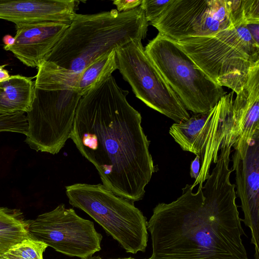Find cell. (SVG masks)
<instances>
[{
    "label": "cell",
    "mask_w": 259,
    "mask_h": 259,
    "mask_svg": "<svg viewBox=\"0 0 259 259\" xmlns=\"http://www.w3.org/2000/svg\"><path fill=\"white\" fill-rule=\"evenodd\" d=\"M200 169V158L198 155H196L195 158L191 163L190 172L191 177L196 180L198 177Z\"/></svg>",
    "instance_id": "obj_23"
},
{
    "label": "cell",
    "mask_w": 259,
    "mask_h": 259,
    "mask_svg": "<svg viewBox=\"0 0 259 259\" xmlns=\"http://www.w3.org/2000/svg\"><path fill=\"white\" fill-rule=\"evenodd\" d=\"M32 79L15 75L0 82V115L24 114L30 110L35 90Z\"/></svg>",
    "instance_id": "obj_16"
},
{
    "label": "cell",
    "mask_w": 259,
    "mask_h": 259,
    "mask_svg": "<svg viewBox=\"0 0 259 259\" xmlns=\"http://www.w3.org/2000/svg\"><path fill=\"white\" fill-rule=\"evenodd\" d=\"M232 161L237 194L244 213L242 221L251 231L254 259H259V134L251 141L245 157L235 151Z\"/></svg>",
    "instance_id": "obj_12"
},
{
    "label": "cell",
    "mask_w": 259,
    "mask_h": 259,
    "mask_svg": "<svg viewBox=\"0 0 259 259\" xmlns=\"http://www.w3.org/2000/svg\"><path fill=\"white\" fill-rule=\"evenodd\" d=\"M65 189L69 203L93 218L126 252L145 251L147 221L133 202L115 195L101 184L76 183Z\"/></svg>",
    "instance_id": "obj_5"
},
{
    "label": "cell",
    "mask_w": 259,
    "mask_h": 259,
    "mask_svg": "<svg viewBox=\"0 0 259 259\" xmlns=\"http://www.w3.org/2000/svg\"><path fill=\"white\" fill-rule=\"evenodd\" d=\"M236 94L233 111L236 141L233 148L243 158L259 134V60L250 67L245 83Z\"/></svg>",
    "instance_id": "obj_14"
},
{
    "label": "cell",
    "mask_w": 259,
    "mask_h": 259,
    "mask_svg": "<svg viewBox=\"0 0 259 259\" xmlns=\"http://www.w3.org/2000/svg\"><path fill=\"white\" fill-rule=\"evenodd\" d=\"M48 247L40 241L28 238L7 252L25 259H44L43 253Z\"/></svg>",
    "instance_id": "obj_19"
},
{
    "label": "cell",
    "mask_w": 259,
    "mask_h": 259,
    "mask_svg": "<svg viewBox=\"0 0 259 259\" xmlns=\"http://www.w3.org/2000/svg\"><path fill=\"white\" fill-rule=\"evenodd\" d=\"M29 237L70 256L85 259L101 250L102 235L94 223L60 204L29 221Z\"/></svg>",
    "instance_id": "obj_11"
},
{
    "label": "cell",
    "mask_w": 259,
    "mask_h": 259,
    "mask_svg": "<svg viewBox=\"0 0 259 259\" xmlns=\"http://www.w3.org/2000/svg\"><path fill=\"white\" fill-rule=\"evenodd\" d=\"M115 52L117 69L137 98L175 123L189 119L187 110L146 54L141 40H133Z\"/></svg>",
    "instance_id": "obj_9"
},
{
    "label": "cell",
    "mask_w": 259,
    "mask_h": 259,
    "mask_svg": "<svg viewBox=\"0 0 259 259\" xmlns=\"http://www.w3.org/2000/svg\"><path fill=\"white\" fill-rule=\"evenodd\" d=\"M81 96L74 89L41 90L35 87L27 113L26 143L32 149L58 153L70 139L76 110Z\"/></svg>",
    "instance_id": "obj_8"
},
{
    "label": "cell",
    "mask_w": 259,
    "mask_h": 259,
    "mask_svg": "<svg viewBox=\"0 0 259 259\" xmlns=\"http://www.w3.org/2000/svg\"><path fill=\"white\" fill-rule=\"evenodd\" d=\"M213 81L237 93L259 60V44L247 28L242 7L234 22L213 34L176 41Z\"/></svg>",
    "instance_id": "obj_4"
},
{
    "label": "cell",
    "mask_w": 259,
    "mask_h": 259,
    "mask_svg": "<svg viewBox=\"0 0 259 259\" xmlns=\"http://www.w3.org/2000/svg\"><path fill=\"white\" fill-rule=\"evenodd\" d=\"M27 131V118L24 114L0 115V132H14L26 136Z\"/></svg>",
    "instance_id": "obj_20"
},
{
    "label": "cell",
    "mask_w": 259,
    "mask_h": 259,
    "mask_svg": "<svg viewBox=\"0 0 259 259\" xmlns=\"http://www.w3.org/2000/svg\"><path fill=\"white\" fill-rule=\"evenodd\" d=\"M117 69L115 49L97 59L78 73L75 90L82 97Z\"/></svg>",
    "instance_id": "obj_18"
},
{
    "label": "cell",
    "mask_w": 259,
    "mask_h": 259,
    "mask_svg": "<svg viewBox=\"0 0 259 259\" xmlns=\"http://www.w3.org/2000/svg\"><path fill=\"white\" fill-rule=\"evenodd\" d=\"M28 223L20 210L0 207V255L30 238Z\"/></svg>",
    "instance_id": "obj_17"
},
{
    "label": "cell",
    "mask_w": 259,
    "mask_h": 259,
    "mask_svg": "<svg viewBox=\"0 0 259 259\" xmlns=\"http://www.w3.org/2000/svg\"><path fill=\"white\" fill-rule=\"evenodd\" d=\"M128 91L111 75L79 100L70 136L97 169L103 185L132 202L141 200L158 169L140 112L128 102Z\"/></svg>",
    "instance_id": "obj_2"
},
{
    "label": "cell",
    "mask_w": 259,
    "mask_h": 259,
    "mask_svg": "<svg viewBox=\"0 0 259 259\" xmlns=\"http://www.w3.org/2000/svg\"><path fill=\"white\" fill-rule=\"evenodd\" d=\"M172 0H142L141 6L144 11L148 22L156 19L165 10Z\"/></svg>",
    "instance_id": "obj_21"
},
{
    "label": "cell",
    "mask_w": 259,
    "mask_h": 259,
    "mask_svg": "<svg viewBox=\"0 0 259 259\" xmlns=\"http://www.w3.org/2000/svg\"><path fill=\"white\" fill-rule=\"evenodd\" d=\"M6 65H0V82L8 78L10 76L8 71L5 69Z\"/></svg>",
    "instance_id": "obj_24"
},
{
    "label": "cell",
    "mask_w": 259,
    "mask_h": 259,
    "mask_svg": "<svg viewBox=\"0 0 259 259\" xmlns=\"http://www.w3.org/2000/svg\"><path fill=\"white\" fill-rule=\"evenodd\" d=\"M3 256L6 259H25L17 256H15L6 252Z\"/></svg>",
    "instance_id": "obj_26"
},
{
    "label": "cell",
    "mask_w": 259,
    "mask_h": 259,
    "mask_svg": "<svg viewBox=\"0 0 259 259\" xmlns=\"http://www.w3.org/2000/svg\"><path fill=\"white\" fill-rule=\"evenodd\" d=\"M231 147L221 149L215 167L196 193L186 184L169 203H159L147 222L152 253L148 259H249L230 180Z\"/></svg>",
    "instance_id": "obj_1"
},
{
    "label": "cell",
    "mask_w": 259,
    "mask_h": 259,
    "mask_svg": "<svg viewBox=\"0 0 259 259\" xmlns=\"http://www.w3.org/2000/svg\"><path fill=\"white\" fill-rule=\"evenodd\" d=\"M69 25L55 22L16 25L14 44L4 49L27 66L38 67Z\"/></svg>",
    "instance_id": "obj_13"
},
{
    "label": "cell",
    "mask_w": 259,
    "mask_h": 259,
    "mask_svg": "<svg viewBox=\"0 0 259 259\" xmlns=\"http://www.w3.org/2000/svg\"><path fill=\"white\" fill-rule=\"evenodd\" d=\"M142 2V0H116L113 1V4L118 12H122L136 9L141 5Z\"/></svg>",
    "instance_id": "obj_22"
},
{
    "label": "cell",
    "mask_w": 259,
    "mask_h": 259,
    "mask_svg": "<svg viewBox=\"0 0 259 259\" xmlns=\"http://www.w3.org/2000/svg\"><path fill=\"white\" fill-rule=\"evenodd\" d=\"M144 49L187 110L208 112L227 94L171 38L158 33Z\"/></svg>",
    "instance_id": "obj_6"
},
{
    "label": "cell",
    "mask_w": 259,
    "mask_h": 259,
    "mask_svg": "<svg viewBox=\"0 0 259 259\" xmlns=\"http://www.w3.org/2000/svg\"><path fill=\"white\" fill-rule=\"evenodd\" d=\"M85 259H102L100 256H92L88 258H85Z\"/></svg>",
    "instance_id": "obj_27"
},
{
    "label": "cell",
    "mask_w": 259,
    "mask_h": 259,
    "mask_svg": "<svg viewBox=\"0 0 259 259\" xmlns=\"http://www.w3.org/2000/svg\"><path fill=\"white\" fill-rule=\"evenodd\" d=\"M148 23L142 7L127 12L76 14L44 60L75 73L114 49L146 36Z\"/></svg>",
    "instance_id": "obj_3"
},
{
    "label": "cell",
    "mask_w": 259,
    "mask_h": 259,
    "mask_svg": "<svg viewBox=\"0 0 259 259\" xmlns=\"http://www.w3.org/2000/svg\"><path fill=\"white\" fill-rule=\"evenodd\" d=\"M234 92L226 94L210 110L194 114L181 123H175L169 134L183 150L200 158V169L193 188L209 178L211 164L218 161L221 148L233 147L236 138L233 111Z\"/></svg>",
    "instance_id": "obj_7"
},
{
    "label": "cell",
    "mask_w": 259,
    "mask_h": 259,
    "mask_svg": "<svg viewBox=\"0 0 259 259\" xmlns=\"http://www.w3.org/2000/svg\"><path fill=\"white\" fill-rule=\"evenodd\" d=\"M0 259H6L3 255H0Z\"/></svg>",
    "instance_id": "obj_29"
},
{
    "label": "cell",
    "mask_w": 259,
    "mask_h": 259,
    "mask_svg": "<svg viewBox=\"0 0 259 259\" xmlns=\"http://www.w3.org/2000/svg\"><path fill=\"white\" fill-rule=\"evenodd\" d=\"M79 3L73 0H0V19L16 25L44 22L70 25Z\"/></svg>",
    "instance_id": "obj_15"
},
{
    "label": "cell",
    "mask_w": 259,
    "mask_h": 259,
    "mask_svg": "<svg viewBox=\"0 0 259 259\" xmlns=\"http://www.w3.org/2000/svg\"><path fill=\"white\" fill-rule=\"evenodd\" d=\"M112 259H136L132 257H124V258H112Z\"/></svg>",
    "instance_id": "obj_28"
},
{
    "label": "cell",
    "mask_w": 259,
    "mask_h": 259,
    "mask_svg": "<svg viewBox=\"0 0 259 259\" xmlns=\"http://www.w3.org/2000/svg\"><path fill=\"white\" fill-rule=\"evenodd\" d=\"M3 40L6 46H11L14 44L15 38L11 35L7 34L3 37Z\"/></svg>",
    "instance_id": "obj_25"
},
{
    "label": "cell",
    "mask_w": 259,
    "mask_h": 259,
    "mask_svg": "<svg viewBox=\"0 0 259 259\" xmlns=\"http://www.w3.org/2000/svg\"><path fill=\"white\" fill-rule=\"evenodd\" d=\"M241 0H172L150 24L160 34L178 41L213 34L231 25L241 10Z\"/></svg>",
    "instance_id": "obj_10"
}]
</instances>
